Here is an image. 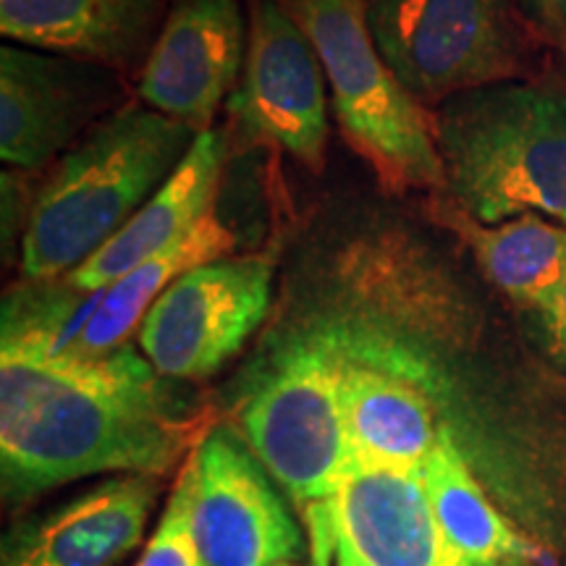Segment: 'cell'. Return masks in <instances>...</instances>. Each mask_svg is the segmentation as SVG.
<instances>
[{"label":"cell","mask_w":566,"mask_h":566,"mask_svg":"<svg viewBox=\"0 0 566 566\" xmlns=\"http://www.w3.org/2000/svg\"><path fill=\"white\" fill-rule=\"evenodd\" d=\"M325 71L281 0H247V55L226 111L252 139L321 171L328 145Z\"/></svg>","instance_id":"obj_8"},{"label":"cell","mask_w":566,"mask_h":566,"mask_svg":"<svg viewBox=\"0 0 566 566\" xmlns=\"http://www.w3.org/2000/svg\"><path fill=\"white\" fill-rule=\"evenodd\" d=\"M446 189L472 221L537 212L566 226V74L459 92L433 113Z\"/></svg>","instance_id":"obj_2"},{"label":"cell","mask_w":566,"mask_h":566,"mask_svg":"<svg viewBox=\"0 0 566 566\" xmlns=\"http://www.w3.org/2000/svg\"><path fill=\"white\" fill-rule=\"evenodd\" d=\"M244 55L239 0H174L137 74L139 101L197 132L210 129L218 108L237 90Z\"/></svg>","instance_id":"obj_11"},{"label":"cell","mask_w":566,"mask_h":566,"mask_svg":"<svg viewBox=\"0 0 566 566\" xmlns=\"http://www.w3.org/2000/svg\"><path fill=\"white\" fill-rule=\"evenodd\" d=\"M342 409L354 462L386 470H422L443 424L415 380L344 357Z\"/></svg>","instance_id":"obj_16"},{"label":"cell","mask_w":566,"mask_h":566,"mask_svg":"<svg viewBox=\"0 0 566 566\" xmlns=\"http://www.w3.org/2000/svg\"><path fill=\"white\" fill-rule=\"evenodd\" d=\"M145 354L124 346L63 363L0 346V470L21 501L90 475H163L192 433V412Z\"/></svg>","instance_id":"obj_1"},{"label":"cell","mask_w":566,"mask_h":566,"mask_svg":"<svg viewBox=\"0 0 566 566\" xmlns=\"http://www.w3.org/2000/svg\"><path fill=\"white\" fill-rule=\"evenodd\" d=\"M116 71L11 45L0 51V158L40 171L122 108Z\"/></svg>","instance_id":"obj_10"},{"label":"cell","mask_w":566,"mask_h":566,"mask_svg":"<svg viewBox=\"0 0 566 566\" xmlns=\"http://www.w3.org/2000/svg\"><path fill=\"white\" fill-rule=\"evenodd\" d=\"M530 3L537 6V9H541V11L556 13L558 19L566 21V0H530Z\"/></svg>","instance_id":"obj_24"},{"label":"cell","mask_w":566,"mask_h":566,"mask_svg":"<svg viewBox=\"0 0 566 566\" xmlns=\"http://www.w3.org/2000/svg\"><path fill=\"white\" fill-rule=\"evenodd\" d=\"M310 520V566H331V556H336V520L331 512L328 499L315 501L307 506ZM296 566V564H279Z\"/></svg>","instance_id":"obj_21"},{"label":"cell","mask_w":566,"mask_h":566,"mask_svg":"<svg viewBox=\"0 0 566 566\" xmlns=\"http://www.w3.org/2000/svg\"><path fill=\"white\" fill-rule=\"evenodd\" d=\"M233 250V233L216 212H210L181 242L168 247L145 263L124 273L108 286H101V302L76 338L74 349L63 363H95L129 346L134 331L171 283L210 260L226 258Z\"/></svg>","instance_id":"obj_17"},{"label":"cell","mask_w":566,"mask_h":566,"mask_svg":"<svg viewBox=\"0 0 566 566\" xmlns=\"http://www.w3.org/2000/svg\"><path fill=\"white\" fill-rule=\"evenodd\" d=\"M197 134L137 103L92 126L34 197L21 237L24 279H63L87 263L168 181Z\"/></svg>","instance_id":"obj_3"},{"label":"cell","mask_w":566,"mask_h":566,"mask_svg":"<svg viewBox=\"0 0 566 566\" xmlns=\"http://www.w3.org/2000/svg\"><path fill=\"white\" fill-rule=\"evenodd\" d=\"M313 42L344 137L391 189L446 187L433 118L380 55L365 0H281Z\"/></svg>","instance_id":"obj_4"},{"label":"cell","mask_w":566,"mask_h":566,"mask_svg":"<svg viewBox=\"0 0 566 566\" xmlns=\"http://www.w3.org/2000/svg\"><path fill=\"white\" fill-rule=\"evenodd\" d=\"M174 0H0L3 38L32 51L139 74Z\"/></svg>","instance_id":"obj_13"},{"label":"cell","mask_w":566,"mask_h":566,"mask_svg":"<svg viewBox=\"0 0 566 566\" xmlns=\"http://www.w3.org/2000/svg\"><path fill=\"white\" fill-rule=\"evenodd\" d=\"M328 504L365 566H475L446 537L420 470L354 462Z\"/></svg>","instance_id":"obj_12"},{"label":"cell","mask_w":566,"mask_h":566,"mask_svg":"<svg viewBox=\"0 0 566 566\" xmlns=\"http://www.w3.org/2000/svg\"><path fill=\"white\" fill-rule=\"evenodd\" d=\"M367 24L417 103L522 80L527 45L512 0H365Z\"/></svg>","instance_id":"obj_5"},{"label":"cell","mask_w":566,"mask_h":566,"mask_svg":"<svg viewBox=\"0 0 566 566\" xmlns=\"http://www.w3.org/2000/svg\"><path fill=\"white\" fill-rule=\"evenodd\" d=\"M433 512L446 537L459 554L475 566H504L530 556V546L495 512L483 488L451 441L443 424L433 454L420 470Z\"/></svg>","instance_id":"obj_19"},{"label":"cell","mask_w":566,"mask_h":566,"mask_svg":"<svg viewBox=\"0 0 566 566\" xmlns=\"http://www.w3.org/2000/svg\"><path fill=\"white\" fill-rule=\"evenodd\" d=\"M462 223L467 242L493 286L509 300L543 313L566 273V226L537 212L493 226L467 216Z\"/></svg>","instance_id":"obj_18"},{"label":"cell","mask_w":566,"mask_h":566,"mask_svg":"<svg viewBox=\"0 0 566 566\" xmlns=\"http://www.w3.org/2000/svg\"><path fill=\"white\" fill-rule=\"evenodd\" d=\"M275 250L226 254L179 275L139 325V349L168 380L208 378L265 321Z\"/></svg>","instance_id":"obj_7"},{"label":"cell","mask_w":566,"mask_h":566,"mask_svg":"<svg viewBox=\"0 0 566 566\" xmlns=\"http://www.w3.org/2000/svg\"><path fill=\"white\" fill-rule=\"evenodd\" d=\"M195 525L205 566H279L304 554V537L271 475L231 428H212L189 454Z\"/></svg>","instance_id":"obj_9"},{"label":"cell","mask_w":566,"mask_h":566,"mask_svg":"<svg viewBox=\"0 0 566 566\" xmlns=\"http://www.w3.org/2000/svg\"><path fill=\"white\" fill-rule=\"evenodd\" d=\"M226 132L205 129L189 147L187 158L168 176V181L147 200L137 216L111 239L103 250H97L87 263L63 275L71 286L92 289L108 286L124 273L166 252L168 247L189 237L216 205L218 187L226 166Z\"/></svg>","instance_id":"obj_15"},{"label":"cell","mask_w":566,"mask_h":566,"mask_svg":"<svg viewBox=\"0 0 566 566\" xmlns=\"http://www.w3.org/2000/svg\"><path fill=\"white\" fill-rule=\"evenodd\" d=\"M137 566H205L200 543H197L195 470L189 459L181 467V475L160 516V525Z\"/></svg>","instance_id":"obj_20"},{"label":"cell","mask_w":566,"mask_h":566,"mask_svg":"<svg viewBox=\"0 0 566 566\" xmlns=\"http://www.w3.org/2000/svg\"><path fill=\"white\" fill-rule=\"evenodd\" d=\"M344 354L304 344L260 384L239 409L242 438L258 462L296 501L336 493L354 454L342 409Z\"/></svg>","instance_id":"obj_6"},{"label":"cell","mask_w":566,"mask_h":566,"mask_svg":"<svg viewBox=\"0 0 566 566\" xmlns=\"http://www.w3.org/2000/svg\"><path fill=\"white\" fill-rule=\"evenodd\" d=\"M158 485L150 475L105 480L9 537L3 566H113L142 543Z\"/></svg>","instance_id":"obj_14"},{"label":"cell","mask_w":566,"mask_h":566,"mask_svg":"<svg viewBox=\"0 0 566 566\" xmlns=\"http://www.w3.org/2000/svg\"><path fill=\"white\" fill-rule=\"evenodd\" d=\"M541 315L543 321H546L551 342H554L558 352L566 354V273L562 286H558V292L554 294V300L548 302V307L543 310Z\"/></svg>","instance_id":"obj_22"},{"label":"cell","mask_w":566,"mask_h":566,"mask_svg":"<svg viewBox=\"0 0 566 566\" xmlns=\"http://www.w3.org/2000/svg\"><path fill=\"white\" fill-rule=\"evenodd\" d=\"M334 566H365L359 562V556L354 554V548L349 543L344 541V537H338L336 533V556H334Z\"/></svg>","instance_id":"obj_23"}]
</instances>
